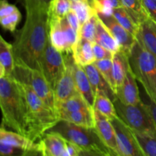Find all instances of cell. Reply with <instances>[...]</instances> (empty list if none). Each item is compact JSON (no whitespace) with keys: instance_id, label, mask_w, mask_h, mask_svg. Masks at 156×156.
<instances>
[{"instance_id":"cell-26","label":"cell","mask_w":156,"mask_h":156,"mask_svg":"<svg viewBox=\"0 0 156 156\" xmlns=\"http://www.w3.org/2000/svg\"><path fill=\"white\" fill-rule=\"evenodd\" d=\"M0 62L5 69L6 76H11L15 69L13 46L5 41L0 34Z\"/></svg>"},{"instance_id":"cell-24","label":"cell","mask_w":156,"mask_h":156,"mask_svg":"<svg viewBox=\"0 0 156 156\" xmlns=\"http://www.w3.org/2000/svg\"><path fill=\"white\" fill-rule=\"evenodd\" d=\"M93 108L110 120L118 117L114 101L101 90H98L96 93Z\"/></svg>"},{"instance_id":"cell-39","label":"cell","mask_w":156,"mask_h":156,"mask_svg":"<svg viewBox=\"0 0 156 156\" xmlns=\"http://www.w3.org/2000/svg\"><path fill=\"white\" fill-rule=\"evenodd\" d=\"M15 5L10 4L7 0H0V19L18 11Z\"/></svg>"},{"instance_id":"cell-7","label":"cell","mask_w":156,"mask_h":156,"mask_svg":"<svg viewBox=\"0 0 156 156\" xmlns=\"http://www.w3.org/2000/svg\"><path fill=\"white\" fill-rule=\"evenodd\" d=\"M11 76L21 83L25 84L30 87L46 104L53 109L56 110L53 88L41 71L29 68L25 66L15 64V69Z\"/></svg>"},{"instance_id":"cell-6","label":"cell","mask_w":156,"mask_h":156,"mask_svg":"<svg viewBox=\"0 0 156 156\" xmlns=\"http://www.w3.org/2000/svg\"><path fill=\"white\" fill-rule=\"evenodd\" d=\"M119 118L134 133L156 138V124L146 104L127 105L118 98L114 101Z\"/></svg>"},{"instance_id":"cell-40","label":"cell","mask_w":156,"mask_h":156,"mask_svg":"<svg viewBox=\"0 0 156 156\" xmlns=\"http://www.w3.org/2000/svg\"><path fill=\"white\" fill-rule=\"evenodd\" d=\"M148 15L156 22V0H142Z\"/></svg>"},{"instance_id":"cell-23","label":"cell","mask_w":156,"mask_h":156,"mask_svg":"<svg viewBox=\"0 0 156 156\" xmlns=\"http://www.w3.org/2000/svg\"><path fill=\"white\" fill-rule=\"evenodd\" d=\"M59 119L83 127L94 128V108L61 114Z\"/></svg>"},{"instance_id":"cell-11","label":"cell","mask_w":156,"mask_h":156,"mask_svg":"<svg viewBox=\"0 0 156 156\" xmlns=\"http://www.w3.org/2000/svg\"><path fill=\"white\" fill-rule=\"evenodd\" d=\"M66 69L63 75L55 88H53L55 108H57L61 103L68 100L70 98L79 94L75 83L73 71V64L74 62L73 53L65 54Z\"/></svg>"},{"instance_id":"cell-41","label":"cell","mask_w":156,"mask_h":156,"mask_svg":"<svg viewBox=\"0 0 156 156\" xmlns=\"http://www.w3.org/2000/svg\"><path fill=\"white\" fill-rule=\"evenodd\" d=\"M66 18L68 21L69 24L71 25V27L77 32L78 34H79V30H80L81 24L80 22H79V20L78 18L77 15L75 13V12L73 10L70 11L68 14L66 16Z\"/></svg>"},{"instance_id":"cell-35","label":"cell","mask_w":156,"mask_h":156,"mask_svg":"<svg viewBox=\"0 0 156 156\" xmlns=\"http://www.w3.org/2000/svg\"><path fill=\"white\" fill-rule=\"evenodd\" d=\"M21 19V14L19 12V10H18L14 13L5 17V18H1L0 19V26L5 30L13 33L16 30L17 26H18Z\"/></svg>"},{"instance_id":"cell-25","label":"cell","mask_w":156,"mask_h":156,"mask_svg":"<svg viewBox=\"0 0 156 156\" xmlns=\"http://www.w3.org/2000/svg\"><path fill=\"white\" fill-rule=\"evenodd\" d=\"M91 108H93L79 93V94H76L73 97L69 98L68 100L61 103L56 108V111H57L59 116L63 114L73 113L76 112V111L91 109Z\"/></svg>"},{"instance_id":"cell-27","label":"cell","mask_w":156,"mask_h":156,"mask_svg":"<svg viewBox=\"0 0 156 156\" xmlns=\"http://www.w3.org/2000/svg\"><path fill=\"white\" fill-rule=\"evenodd\" d=\"M122 7L124 8L138 25L149 17L143 5L142 0H120Z\"/></svg>"},{"instance_id":"cell-14","label":"cell","mask_w":156,"mask_h":156,"mask_svg":"<svg viewBox=\"0 0 156 156\" xmlns=\"http://www.w3.org/2000/svg\"><path fill=\"white\" fill-rule=\"evenodd\" d=\"M117 98L127 105H137L142 102L140 99L136 79L129 66L126 77L121 86L117 89Z\"/></svg>"},{"instance_id":"cell-15","label":"cell","mask_w":156,"mask_h":156,"mask_svg":"<svg viewBox=\"0 0 156 156\" xmlns=\"http://www.w3.org/2000/svg\"><path fill=\"white\" fill-rule=\"evenodd\" d=\"M137 42L156 56V22L150 17L142 21L135 35Z\"/></svg>"},{"instance_id":"cell-20","label":"cell","mask_w":156,"mask_h":156,"mask_svg":"<svg viewBox=\"0 0 156 156\" xmlns=\"http://www.w3.org/2000/svg\"><path fill=\"white\" fill-rule=\"evenodd\" d=\"M93 43L82 37H79L73 50V56L75 62L81 66L90 65L95 61L93 53Z\"/></svg>"},{"instance_id":"cell-21","label":"cell","mask_w":156,"mask_h":156,"mask_svg":"<svg viewBox=\"0 0 156 156\" xmlns=\"http://www.w3.org/2000/svg\"><path fill=\"white\" fill-rule=\"evenodd\" d=\"M112 61L113 80H114L116 95H117V89L123 84L125 77H126L127 70L129 67V56L126 53L120 50L117 53H114Z\"/></svg>"},{"instance_id":"cell-34","label":"cell","mask_w":156,"mask_h":156,"mask_svg":"<svg viewBox=\"0 0 156 156\" xmlns=\"http://www.w3.org/2000/svg\"><path fill=\"white\" fill-rule=\"evenodd\" d=\"M122 7L120 0H95V11L102 15H112L114 9Z\"/></svg>"},{"instance_id":"cell-17","label":"cell","mask_w":156,"mask_h":156,"mask_svg":"<svg viewBox=\"0 0 156 156\" xmlns=\"http://www.w3.org/2000/svg\"><path fill=\"white\" fill-rule=\"evenodd\" d=\"M0 143L21 148L25 150H34L40 149L39 143L31 141L21 134L11 129H7V128L2 126H0Z\"/></svg>"},{"instance_id":"cell-9","label":"cell","mask_w":156,"mask_h":156,"mask_svg":"<svg viewBox=\"0 0 156 156\" xmlns=\"http://www.w3.org/2000/svg\"><path fill=\"white\" fill-rule=\"evenodd\" d=\"M41 73L53 91L65 71L66 60L65 55L52 45L50 37L41 56Z\"/></svg>"},{"instance_id":"cell-5","label":"cell","mask_w":156,"mask_h":156,"mask_svg":"<svg viewBox=\"0 0 156 156\" xmlns=\"http://www.w3.org/2000/svg\"><path fill=\"white\" fill-rule=\"evenodd\" d=\"M47 132L60 134L66 140L79 146L81 150L95 152L101 155L108 153L109 151L99 138L94 128L83 127L60 120Z\"/></svg>"},{"instance_id":"cell-1","label":"cell","mask_w":156,"mask_h":156,"mask_svg":"<svg viewBox=\"0 0 156 156\" xmlns=\"http://www.w3.org/2000/svg\"><path fill=\"white\" fill-rule=\"evenodd\" d=\"M49 41V10H26V19L13 44L15 63L41 72V59Z\"/></svg>"},{"instance_id":"cell-19","label":"cell","mask_w":156,"mask_h":156,"mask_svg":"<svg viewBox=\"0 0 156 156\" xmlns=\"http://www.w3.org/2000/svg\"><path fill=\"white\" fill-rule=\"evenodd\" d=\"M84 70L87 74L88 78L90 84H91V89H92L93 93L95 94L97 93L98 90H101L102 91L105 93L111 100L114 101L117 98V95L114 93L111 88L110 87L109 84L107 82V81L104 79L103 76L98 71L97 67L94 66V63L90 64V65L83 66Z\"/></svg>"},{"instance_id":"cell-38","label":"cell","mask_w":156,"mask_h":156,"mask_svg":"<svg viewBox=\"0 0 156 156\" xmlns=\"http://www.w3.org/2000/svg\"><path fill=\"white\" fill-rule=\"evenodd\" d=\"M93 53H94L95 60H101L105 59H113L114 53H111L106 48L99 45L97 43H93Z\"/></svg>"},{"instance_id":"cell-16","label":"cell","mask_w":156,"mask_h":156,"mask_svg":"<svg viewBox=\"0 0 156 156\" xmlns=\"http://www.w3.org/2000/svg\"><path fill=\"white\" fill-rule=\"evenodd\" d=\"M66 142L57 133L47 132L39 141L42 156H62L66 150Z\"/></svg>"},{"instance_id":"cell-18","label":"cell","mask_w":156,"mask_h":156,"mask_svg":"<svg viewBox=\"0 0 156 156\" xmlns=\"http://www.w3.org/2000/svg\"><path fill=\"white\" fill-rule=\"evenodd\" d=\"M73 71L78 92L93 108L95 97H94V94L91 89V84L83 67L76 64L74 61L73 64Z\"/></svg>"},{"instance_id":"cell-42","label":"cell","mask_w":156,"mask_h":156,"mask_svg":"<svg viewBox=\"0 0 156 156\" xmlns=\"http://www.w3.org/2000/svg\"><path fill=\"white\" fill-rule=\"evenodd\" d=\"M146 105H147L148 108H149V111H150L151 114H152V117H153L154 121H155L156 124V104L150 101V102L149 104H146Z\"/></svg>"},{"instance_id":"cell-29","label":"cell","mask_w":156,"mask_h":156,"mask_svg":"<svg viewBox=\"0 0 156 156\" xmlns=\"http://www.w3.org/2000/svg\"><path fill=\"white\" fill-rule=\"evenodd\" d=\"M71 9L72 2L70 0H53L49 9V17L65 18Z\"/></svg>"},{"instance_id":"cell-36","label":"cell","mask_w":156,"mask_h":156,"mask_svg":"<svg viewBox=\"0 0 156 156\" xmlns=\"http://www.w3.org/2000/svg\"><path fill=\"white\" fill-rule=\"evenodd\" d=\"M29 151L0 143V154L4 156H25Z\"/></svg>"},{"instance_id":"cell-31","label":"cell","mask_w":156,"mask_h":156,"mask_svg":"<svg viewBox=\"0 0 156 156\" xmlns=\"http://www.w3.org/2000/svg\"><path fill=\"white\" fill-rule=\"evenodd\" d=\"M94 66L97 67L98 71L103 76L104 79L107 81L109 84L110 87L111 88L112 91L116 94L115 87H114V80H113L112 75V67H113V61L112 59H101V60H95L94 62Z\"/></svg>"},{"instance_id":"cell-2","label":"cell","mask_w":156,"mask_h":156,"mask_svg":"<svg viewBox=\"0 0 156 156\" xmlns=\"http://www.w3.org/2000/svg\"><path fill=\"white\" fill-rule=\"evenodd\" d=\"M2 126L29 139L27 105L22 85L11 76L0 79Z\"/></svg>"},{"instance_id":"cell-13","label":"cell","mask_w":156,"mask_h":156,"mask_svg":"<svg viewBox=\"0 0 156 156\" xmlns=\"http://www.w3.org/2000/svg\"><path fill=\"white\" fill-rule=\"evenodd\" d=\"M94 129L102 143L109 150L119 155L118 145L115 129L111 120L98 111H94Z\"/></svg>"},{"instance_id":"cell-22","label":"cell","mask_w":156,"mask_h":156,"mask_svg":"<svg viewBox=\"0 0 156 156\" xmlns=\"http://www.w3.org/2000/svg\"><path fill=\"white\" fill-rule=\"evenodd\" d=\"M94 43H97L99 45L102 46L114 54L120 50V47L118 42L116 41L112 34L100 19L98 22Z\"/></svg>"},{"instance_id":"cell-33","label":"cell","mask_w":156,"mask_h":156,"mask_svg":"<svg viewBox=\"0 0 156 156\" xmlns=\"http://www.w3.org/2000/svg\"><path fill=\"white\" fill-rule=\"evenodd\" d=\"M133 133L146 155L156 156V138L134 132Z\"/></svg>"},{"instance_id":"cell-37","label":"cell","mask_w":156,"mask_h":156,"mask_svg":"<svg viewBox=\"0 0 156 156\" xmlns=\"http://www.w3.org/2000/svg\"><path fill=\"white\" fill-rule=\"evenodd\" d=\"M25 10L44 9L49 10L53 0H22Z\"/></svg>"},{"instance_id":"cell-28","label":"cell","mask_w":156,"mask_h":156,"mask_svg":"<svg viewBox=\"0 0 156 156\" xmlns=\"http://www.w3.org/2000/svg\"><path fill=\"white\" fill-rule=\"evenodd\" d=\"M112 15L118 21L119 24H121L126 30H127L129 33L135 36L138 30L139 25L124 8L119 7L114 9Z\"/></svg>"},{"instance_id":"cell-44","label":"cell","mask_w":156,"mask_h":156,"mask_svg":"<svg viewBox=\"0 0 156 156\" xmlns=\"http://www.w3.org/2000/svg\"><path fill=\"white\" fill-rule=\"evenodd\" d=\"M79 156H103V155L100 153H98L95 152H90V151H84L82 150L79 154Z\"/></svg>"},{"instance_id":"cell-8","label":"cell","mask_w":156,"mask_h":156,"mask_svg":"<svg viewBox=\"0 0 156 156\" xmlns=\"http://www.w3.org/2000/svg\"><path fill=\"white\" fill-rule=\"evenodd\" d=\"M49 37L52 45L61 53H73L79 40V34L69 24L66 18L49 17Z\"/></svg>"},{"instance_id":"cell-47","label":"cell","mask_w":156,"mask_h":156,"mask_svg":"<svg viewBox=\"0 0 156 156\" xmlns=\"http://www.w3.org/2000/svg\"><path fill=\"white\" fill-rule=\"evenodd\" d=\"M103 156H118V155H117L116 153H114V152H112V151L109 150L108 153L105 154V155H103Z\"/></svg>"},{"instance_id":"cell-46","label":"cell","mask_w":156,"mask_h":156,"mask_svg":"<svg viewBox=\"0 0 156 156\" xmlns=\"http://www.w3.org/2000/svg\"><path fill=\"white\" fill-rule=\"evenodd\" d=\"M6 76V72L4 66L0 62V79H2L3 77Z\"/></svg>"},{"instance_id":"cell-48","label":"cell","mask_w":156,"mask_h":156,"mask_svg":"<svg viewBox=\"0 0 156 156\" xmlns=\"http://www.w3.org/2000/svg\"><path fill=\"white\" fill-rule=\"evenodd\" d=\"M0 156H4V155H2V154H0Z\"/></svg>"},{"instance_id":"cell-30","label":"cell","mask_w":156,"mask_h":156,"mask_svg":"<svg viewBox=\"0 0 156 156\" xmlns=\"http://www.w3.org/2000/svg\"><path fill=\"white\" fill-rule=\"evenodd\" d=\"M99 18L97 12L91 17L86 22L84 23L80 27L79 37H82L91 43L94 42L96 30Z\"/></svg>"},{"instance_id":"cell-4","label":"cell","mask_w":156,"mask_h":156,"mask_svg":"<svg viewBox=\"0 0 156 156\" xmlns=\"http://www.w3.org/2000/svg\"><path fill=\"white\" fill-rule=\"evenodd\" d=\"M130 68L151 101L156 104V56L136 41L129 56Z\"/></svg>"},{"instance_id":"cell-45","label":"cell","mask_w":156,"mask_h":156,"mask_svg":"<svg viewBox=\"0 0 156 156\" xmlns=\"http://www.w3.org/2000/svg\"><path fill=\"white\" fill-rule=\"evenodd\" d=\"M25 156H42L41 150L39 149H34V150L29 151L28 153Z\"/></svg>"},{"instance_id":"cell-10","label":"cell","mask_w":156,"mask_h":156,"mask_svg":"<svg viewBox=\"0 0 156 156\" xmlns=\"http://www.w3.org/2000/svg\"><path fill=\"white\" fill-rule=\"evenodd\" d=\"M111 121L115 129L118 156H146L133 132L118 117Z\"/></svg>"},{"instance_id":"cell-12","label":"cell","mask_w":156,"mask_h":156,"mask_svg":"<svg viewBox=\"0 0 156 156\" xmlns=\"http://www.w3.org/2000/svg\"><path fill=\"white\" fill-rule=\"evenodd\" d=\"M97 15L99 19L108 27L116 41L118 42L120 50L129 56L136 41L135 36L126 30L121 24H119L113 15H107L98 13H97Z\"/></svg>"},{"instance_id":"cell-32","label":"cell","mask_w":156,"mask_h":156,"mask_svg":"<svg viewBox=\"0 0 156 156\" xmlns=\"http://www.w3.org/2000/svg\"><path fill=\"white\" fill-rule=\"evenodd\" d=\"M72 10L77 15L81 26L96 13L92 7L84 2H72Z\"/></svg>"},{"instance_id":"cell-3","label":"cell","mask_w":156,"mask_h":156,"mask_svg":"<svg viewBox=\"0 0 156 156\" xmlns=\"http://www.w3.org/2000/svg\"><path fill=\"white\" fill-rule=\"evenodd\" d=\"M21 84L27 105L29 140L39 143L43 136L60 120L59 114L46 104L30 87Z\"/></svg>"},{"instance_id":"cell-43","label":"cell","mask_w":156,"mask_h":156,"mask_svg":"<svg viewBox=\"0 0 156 156\" xmlns=\"http://www.w3.org/2000/svg\"><path fill=\"white\" fill-rule=\"evenodd\" d=\"M71 2H84L89 5L95 10V0H70Z\"/></svg>"}]
</instances>
